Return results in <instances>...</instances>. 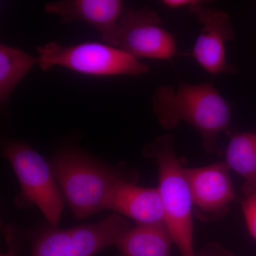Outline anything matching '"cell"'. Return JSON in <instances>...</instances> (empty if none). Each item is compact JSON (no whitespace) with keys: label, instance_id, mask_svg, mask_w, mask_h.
<instances>
[{"label":"cell","instance_id":"cell-3","mask_svg":"<svg viewBox=\"0 0 256 256\" xmlns=\"http://www.w3.org/2000/svg\"><path fill=\"white\" fill-rule=\"evenodd\" d=\"M142 153L158 164V188L164 224L173 242L183 256L194 255L193 204L185 168L175 151L174 137L170 134L159 136L144 146Z\"/></svg>","mask_w":256,"mask_h":256},{"label":"cell","instance_id":"cell-7","mask_svg":"<svg viewBox=\"0 0 256 256\" xmlns=\"http://www.w3.org/2000/svg\"><path fill=\"white\" fill-rule=\"evenodd\" d=\"M226 162L196 168H185L194 214L202 220H220L236 198Z\"/></svg>","mask_w":256,"mask_h":256},{"label":"cell","instance_id":"cell-2","mask_svg":"<svg viewBox=\"0 0 256 256\" xmlns=\"http://www.w3.org/2000/svg\"><path fill=\"white\" fill-rule=\"evenodd\" d=\"M48 162L62 194L78 220L104 210L106 197L120 180H137L133 170L106 164L76 146H60Z\"/></svg>","mask_w":256,"mask_h":256},{"label":"cell","instance_id":"cell-1","mask_svg":"<svg viewBox=\"0 0 256 256\" xmlns=\"http://www.w3.org/2000/svg\"><path fill=\"white\" fill-rule=\"evenodd\" d=\"M152 108L165 130L174 129L181 122L196 129L205 151L210 154L217 150L220 133L230 126V106L212 82H180L176 89L170 86L158 88L152 97Z\"/></svg>","mask_w":256,"mask_h":256},{"label":"cell","instance_id":"cell-5","mask_svg":"<svg viewBox=\"0 0 256 256\" xmlns=\"http://www.w3.org/2000/svg\"><path fill=\"white\" fill-rule=\"evenodd\" d=\"M38 65L50 72L63 67L92 76H131L148 73V66L118 47L100 42H84L65 46L53 42L37 48Z\"/></svg>","mask_w":256,"mask_h":256},{"label":"cell","instance_id":"cell-18","mask_svg":"<svg viewBox=\"0 0 256 256\" xmlns=\"http://www.w3.org/2000/svg\"><path fill=\"white\" fill-rule=\"evenodd\" d=\"M191 256H234L230 252L224 250L216 244H210L204 252Z\"/></svg>","mask_w":256,"mask_h":256},{"label":"cell","instance_id":"cell-16","mask_svg":"<svg viewBox=\"0 0 256 256\" xmlns=\"http://www.w3.org/2000/svg\"><path fill=\"white\" fill-rule=\"evenodd\" d=\"M242 210L249 233L256 240V193L246 196L242 202Z\"/></svg>","mask_w":256,"mask_h":256},{"label":"cell","instance_id":"cell-17","mask_svg":"<svg viewBox=\"0 0 256 256\" xmlns=\"http://www.w3.org/2000/svg\"><path fill=\"white\" fill-rule=\"evenodd\" d=\"M203 2L200 0H164L163 4L166 8L172 10L180 9V8H188L191 11L196 6Z\"/></svg>","mask_w":256,"mask_h":256},{"label":"cell","instance_id":"cell-4","mask_svg":"<svg viewBox=\"0 0 256 256\" xmlns=\"http://www.w3.org/2000/svg\"><path fill=\"white\" fill-rule=\"evenodd\" d=\"M2 154L9 162L20 184L21 192L15 198L20 208L36 206L50 226L57 227L64 210V196L50 162L23 141H5Z\"/></svg>","mask_w":256,"mask_h":256},{"label":"cell","instance_id":"cell-15","mask_svg":"<svg viewBox=\"0 0 256 256\" xmlns=\"http://www.w3.org/2000/svg\"><path fill=\"white\" fill-rule=\"evenodd\" d=\"M5 242L8 246V252L0 256H16L23 246L24 242L28 239L26 232L18 229L12 224H6L3 228Z\"/></svg>","mask_w":256,"mask_h":256},{"label":"cell","instance_id":"cell-11","mask_svg":"<svg viewBox=\"0 0 256 256\" xmlns=\"http://www.w3.org/2000/svg\"><path fill=\"white\" fill-rule=\"evenodd\" d=\"M173 244L164 223L138 224L116 242L114 256H171Z\"/></svg>","mask_w":256,"mask_h":256},{"label":"cell","instance_id":"cell-13","mask_svg":"<svg viewBox=\"0 0 256 256\" xmlns=\"http://www.w3.org/2000/svg\"><path fill=\"white\" fill-rule=\"evenodd\" d=\"M36 64L37 58L16 48L0 44V102L4 105L13 90Z\"/></svg>","mask_w":256,"mask_h":256},{"label":"cell","instance_id":"cell-10","mask_svg":"<svg viewBox=\"0 0 256 256\" xmlns=\"http://www.w3.org/2000/svg\"><path fill=\"white\" fill-rule=\"evenodd\" d=\"M137 180H120L111 188L104 203L110 210L140 224L164 223L162 203L156 188L136 185Z\"/></svg>","mask_w":256,"mask_h":256},{"label":"cell","instance_id":"cell-8","mask_svg":"<svg viewBox=\"0 0 256 256\" xmlns=\"http://www.w3.org/2000/svg\"><path fill=\"white\" fill-rule=\"evenodd\" d=\"M191 12L196 14L202 25L192 50V56L212 75L235 73L236 67L227 62L226 50V43L235 36L230 14L207 8L204 2Z\"/></svg>","mask_w":256,"mask_h":256},{"label":"cell","instance_id":"cell-6","mask_svg":"<svg viewBox=\"0 0 256 256\" xmlns=\"http://www.w3.org/2000/svg\"><path fill=\"white\" fill-rule=\"evenodd\" d=\"M162 25L161 18L154 10L124 9L114 46L138 60H170L176 54V42L173 35Z\"/></svg>","mask_w":256,"mask_h":256},{"label":"cell","instance_id":"cell-12","mask_svg":"<svg viewBox=\"0 0 256 256\" xmlns=\"http://www.w3.org/2000/svg\"><path fill=\"white\" fill-rule=\"evenodd\" d=\"M226 163L245 180L242 190L246 196L256 193V133L232 134L226 152Z\"/></svg>","mask_w":256,"mask_h":256},{"label":"cell","instance_id":"cell-14","mask_svg":"<svg viewBox=\"0 0 256 256\" xmlns=\"http://www.w3.org/2000/svg\"><path fill=\"white\" fill-rule=\"evenodd\" d=\"M72 236V228L60 229L52 226L42 229L33 237L32 256H66Z\"/></svg>","mask_w":256,"mask_h":256},{"label":"cell","instance_id":"cell-9","mask_svg":"<svg viewBox=\"0 0 256 256\" xmlns=\"http://www.w3.org/2000/svg\"><path fill=\"white\" fill-rule=\"evenodd\" d=\"M45 10L60 18L63 23L89 24L99 32L104 43L114 46L124 8L120 0H60L48 3Z\"/></svg>","mask_w":256,"mask_h":256}]
</instances>
